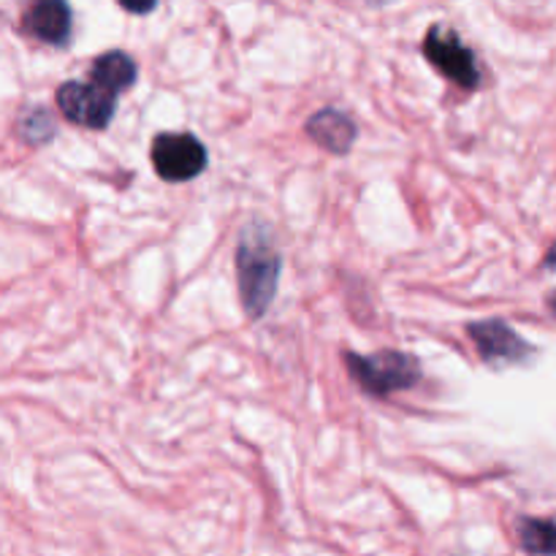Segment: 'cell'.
<instances>
[{
  "label": "cell",
  "instance_id": "6da1fadb",
  "mask_svg": "<svg viewBox=\"0 0 556 556\" xmlns=\"http://www.w3.org/2000/svg\"><path fill=\"white\" fill-rule=\"evenodd\" d=\"M282 255L277 248L275 231L266 223H250L239 237L237 248V280L239 299H242L244 315L253 320L269 313L277 296L280 282Z\"/></svg>",
  "mask_w": 556,
  "mask_h": 556
},
{
  "label": "cell",
  "instance_id": "7a4b0ae2",
  "mask_svg": "<svg viewBox=\"0 0 556 556\" xmlns=\"http://www.w3.org/2000/svg\"><path fill=\"white\" fill-rule=\"evenodd\" d=\"M348 375L364 394L375 400H389L391 394L421 383V364L416 356L402 351H378L372 356L345 353Z\"/></svg>",
  "mask_w": 556,
  "mask_h": 556
},
{
  "label": "cell",
  "instance_id": "3957f363",
  "mask_svg": "<svg viewBox=\"0 0 556 556\" xmlns=\"http://www.w3.org/2000/svg\"><path fill=\"white\" fill-rule=\"evenodd\" d=\"M421 52L440 74L448 76L451 81H456L465 90H476L481 85V68H478L476 52L451 27H429V33L424 36Z\"/></svg>",
  "mask_w": 556,
  "mask_h": 556
},
{
  "label": "cell",
  "instance_id": "277c9868",
  "mask_svg": "<svg viewBox=\"0 0 556 556\" xmlns=\"http://www.w3.org/2000/svg\"><path fill=\"white\" fill-rule=\"evenodd\" d=\"M467 334L492 369L530 367L535 362V345H530L514 326L500 318L476 320L467 326Z\"/></svg>",
  "mask_w": 556,
  "mask_h": 556
},
{
  "label": "cell",
  "instance_id": "5b68a950",
  "mask_svg": "<svg viewBox=\"0 0 556 556\" xmlns=\"http://www.w3.org/2000/svg\"><path fill=\"white\" fill-rule=\"evenodd\" d=\"M210 163L206 147L193 134H161L152 141V166L166 182L195 179Z\"/></svg>",
  "mask_w": 556,
  "mask_h": 556
},
{
  "label": "cell",
  "instance_id": "8992f818",
  "mask_svg": "<svg viewBox=\"0 0 556 556\" xmlns=\"http://www.w3.org/2000/svg\"><path fill=\"white\" fill-rule=\"evenodd\" d=\"M58 106L65 119L90 130H103L114 119L117 112V98L103 92L96 85H81V81H63L58 87Z\"/></svg>",
  "mask_w": 556,
  "mask_h": 556
},
{
  "label": "cell",
  "instance_id": "52a82bcc",
  "mask_svg": "<svg viewBox=\"0 0 556 556\" xmlns=\"http://www.w3.org/2000/svg\"><path fill=\"white\" fill-rule=\"evenodd\" d=\"M22 27L38 41H47L52 47H68L71 33H74V11L63 0H38L25 11Z\"/></svg>",
  "mask_w": 556,
  "mask_h": 556
},
{
  "label": "cell",
  "instance_id": "ba28073f",
  "mask_svg": "<svg viewBox=\"0 0 556 556\" xmlns=\"http://www.w3.org/2000/svg\"><path fill=\"white\" fill-rule=\"evenodd\" d=\"M307 136L315 141V144L329 150L331 155H348L351 147L356 144L358 128L345 112L329 106V109H320V112H315L313 117L307 119Z\"/></svg>",
  "mask_w": 556,
  "mask_h": 556
},
{
  "label": "cell",
  "instance_id": "9c48e42d",
  "mask_svg": "<svg viewBox=\"0 0 556 556\" xmlns=\"http://www.w3.org/2000/svg\"><path fill=\"white\" fill-rule=\"evenodd\" d=\"M90 85L101 87L103 92L117 98L123 90H130L139 79V68H136L134 58L119 49H112V52H103L101 58H96L90 68Z\"/></svg>",
  "mask_w": 556,
  "mask_h": 556
},
{
  "label": "cell",
  "instance_id": "30bf717a",
  "mask_svg": "<svg viewBox=\"0 0 556 556\" xmlns=\"http://www.w3.org/2000/svg\"><path fill=\"white\" fill-rule=\"evenodd\" d=\"M16 134L33 147L49 144L58 134V123H54V114L43 106H27L20 114V123H16Z\"/></svg>",
  "mask_w": 556,
  "mask_h": 556
},
{
  "label": "cell",
  "instance_id": "8fae6325",
  "mask_svg": "<svg viewBox=\"0 0 556 556\" xmlns=\"http://www.w3.org/2000/svg\"><path fill=\"white\" fill-rule=\"evenodd\" d=\"M521 548L532 556H554V521L552 519H521L519 521Z\"/></svg>",
  "mask_w": 556,
  "mask_h": 556
},
{
  "label": "cell",
  "instance_id": "7c38bea8",
  "mask_svg": "<svg viewBox=\"0 0 556 556\" xmlns=\"http://www.w3.org/2000/svg\"><path fill=\"white\" fill-rule=\"evenodd\" d=\"M125 11H130V14H150V11H155V3H144V5H128L123 3Z\"/></svg>",
  "mask_w": 556,
  "mask_h": 556
}]
</instances>
